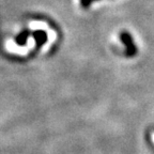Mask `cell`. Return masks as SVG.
I'll list each match as a JSON object with an SVG mask.
<instances>
[{
    "label": "cell",
    "mask_w": 154,
    "mask_h": 154,
    "mask_svg": "<svg viewBox=\"0 0 154 154\" xmlns=\"http://www.w3.org/2000/svg\"><path fill=\"white\" fill-rule=\"evenodd\" d=\"M119 38H120L123 45L125 46V55L128 56V57H134V56L137 55L138 47L135 44L134 38H132L130 32L121 31L120 34H119Z\"/></svg>",
    "instance_id": "6da1fadb"
},
{
    "label": "cell",
    "mask_w": 154,
    "mask_h": 154,
    "mask_svg": "<svg viewBox=\"0 0 154 154\" xmlns=\"http://www.w3.org/2000/svg\"><path fill=\"white\" fill-rule=\"evenodd\" d=\"M32 38H34V42H35L38 45L42 46L47 42L48 36H47V33H46L45 31H43V30H36V31H34Z\"/></svg>",
    "instance_id": "7a4b0ae2"
},
{
    "label": "cell",
    "mask_w": 154,
    "mask_h": 154,
    "mask_svg": "<svg viewBox=\"0 0 154 154\" xmlns=\"http://www.w3.org/2000/svg\"><path fill=\"white\" fill-rule=\"evenodd\" d=\"M92 0H80V5H82L84 9H88L90 5H92Z\"/></svg>",
    "instance_id": "3957f363"
},
{
    "label": "cell",
    "mask_w": 154,
    "mask_h": 154,
    "mask_svg": "<svg viewBox=\"0 0 154 154\" xmlns=\"http://www.w3.org/2000/svg\"><path fill=\"white\" fill-rule=\"evenodd\" d=\"M92 1H93V2H94V1H99V0H92Z\"/></svg>",
    "instance_id": "277c9868"
}]
</instances>
